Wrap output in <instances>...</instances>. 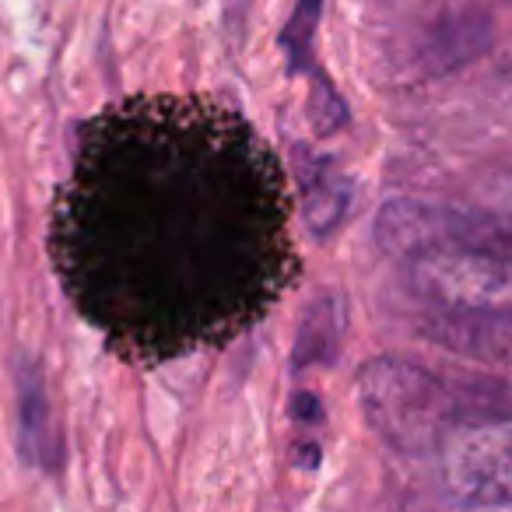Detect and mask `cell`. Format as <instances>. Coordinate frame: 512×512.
Returning <instances> with one entry per match:
<instances>
[{"label": "cell", "instance_id": "9c48e42d", "mask_svg": "<svg viewBox=\"0 0 512 512\" xmlns=\"http://www.w3.org/2000/svg\"><path fill=\"white\" fill-rule=\"evenodd\" d=\"M18 393V449L25 463H32L43 474H57L64 467V439L53 421L50 393H46L43 365L36 358H22L15 369Z\"/></svg>", "mask_w": 512, "mask_h": 512}, {"label": "cell", "instance_id": "277c9868", "mask_svg": "<svg viewBox=\"0 0 512 512\" xmlns=\"http://www.w3.org/2000/svg\"><path fill=\"white\" fill-rule=\"evenodd\" d=\"M411 281L442 316H512V253L449 249L411 260Z\"/></svg>", "mask_w": 512, "mask_h": 512}, {"label": "cell", "instance_id": "8fae6325", "mask_svg": "<svg viewBox=\"0 0 512 512\" xmlns=\"http://www.w3.org/2000/svg\"><path fill=\"white\" fill-rule=\"evenodd\" d=\"M446 383L456 428L512 425V376H446Z\"/></svg>", "mask_w": 512, "mask_h": 512}, {"label": "cell", "instance_id": "5b68a950", "mask_svg": "<svg viewBox=\"0 0 512 512\" xmlns=\"http://www.w3.org/2000/svg\"><path fill=\"white\" fill-rule=\"evenodd\" d=\"M323 18V0H299L292 18L281 29V50L288 60V74L292 78H306L313 85L309 95V116H313V130L320 137H330L337 130L348 127L351 109L344 95L334 88V81L323 74L320 60H316V29Z\"/></svg>", "mask_w": 512, "mask_h": 512}, {"label": "cell", "instance_id": "3957f363", "mask_svg": "<svg viewBox=\"0 0 512 512\" xmlns=\"http://www.w3.org/2000/svg\"><path fill=\"white\" fill-rule=\"evenodd\" d=\"M376 242L386 256L421 260L449 249H498L512 253V228L488 211H460L421 200H390L376 218Z\"/></svg>", "mask_w": 512, "mask_h": 512}, {"label": "cell", "instance_id": "8992f818", "mask_svg": "<svg viewBox=\"0 0 512 512\" xmlns=\"http://www.w3.org/2000/svg\"><path fill=\"white\" fill-rule=\"evenodd\" d=\"M449 488L477 505H512V425H481L456 442Z\"/></svg>", "mask_w": 512, "mask_h": 512}, {"label": "cell", "instance_id": "30bf717a", "mask_svg": "<svg viewBox=\"0 0 512 512\" xmlns=\"http://www.w3.org/2000/svg\"><path fill=\"white\" fill-rule=\"evenodd\" d=\"M348 334V302L337 292L316 295L306 306L295 330L292 369H316V365H334L341 355V341Z\"/></svg>", "mask_w": 512, "mask_h": 512}, {"label": "cell", "instance_id": "52a82bcc", "mask_svg": "<svg viewBox=\"0 0 512 512\" xmlns=\"http://www.w3.org/2000/svg\"><path fill=\"white\" fill-rule=\"evenodd\" d=\"M491 39H495V25L484 11H449L418 32V39L411 43V64L425 78H439V74H449L481 57L491 46Z\"/></svg>", "mask_w": 512, "mask_h": 512}, {"label": "cell", "instance_id": "6da1fadb", "mask_svg": "<svg viewBox=\"0 0 512 512\" xmlns=\"http://www.w3.org/2000/svg\"><path fill=\"white\" fill-rule=\"evenodd\" d=\"M53 256L71 302L123 355L218 344L295 274L281 165L242 116L204 102L109 109L81 130Z\"/></svg>", "mask_w": 512, "mask_h": 512}, {"label": "cell", "instance_id": "7c38bea8", "mask_svg": "<svg viewBox=\"0 0 512 512\" xmlns=\"http://www.w3.org/2000/svg\"><path fill=\"white\" fill-rule=\"evenodd\" d=\"M484 211L505 228H512V169L491 179V186L484 190Z\"/></svg>", "mask_w": 512, "mask_h": 512}, {"label": "cell", "instance_id": "ba28073f", "mask_svg": "<svg viewBox=\"0 0 512 512\" xmlns=\"http://www.w3.org/2000/svg\"><path fill=\"white\" fill-rule=\"evenodd\" d=\"M292 176L299 183L306 228L323 239L348 218L355 183L334 158L320 155V151L306 148V144H292Z\"/></svg>", "mask_w": 512, "mask_h": 512}, {"label": "cell", "instance_id": "5bb4252c", "mask_svg": "<svg viewBox=\"0 0 512 512\" xmlns=\"http://www.w3.org/2000/svg\"><path fill=\"white\" fill-rule=\"evenodd\" d=\"M292 421L302 428H320L323 425V404L316 393H295L292 397Z\"/></svg>", "mask_w": 512, "mask_h": 512}, {"label": "cell", "instance_id": "7a4b0ae2", "mask_svg": "<svg viewBox=\"0 0 512 512\" xmlns=\"http://www.w3.org/2000/svg\"><path fill=\"white\" fill-rule=\"evenodd\" d=\"M365 421L390 449L404 456H432L456 428L446 376L407 358H372L358 372Z\"/></svg>", "mask_w": 512, "mask_h": 512}, {"label": "cell", "instance_id": "4fadbf2b", "mask_svg": "<svg viewBox=\"0 0 512 512\" xmlns=\"http://www.w3.org/2000/svg\"><path fill=\"white\" fill-rule=\"evenodd\" d=\"M249 4L253 0H225V36L232 46H242V39H246Z\"/></svg>", "mask_w": 512, "mask_h": 512}]
</instances>
